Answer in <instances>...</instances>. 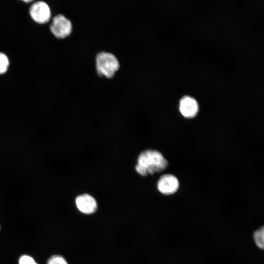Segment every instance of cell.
<instances>
[{
	"mask_svg": "<svg viewBox=\"0 0 264 264\" xmlns=\"http://www.w3.org/2000/svg\"><path fill=\"white\" fill-rule=\"evenodd\" d=\"M19 264H37L34 259L30 256L24 255L21 257L19 260Z\"/></svg>",
	"mask_w": 264,
	"mask_h": 264,
	"instance_id": "obj_11",
	"label": "cell"
},
{
	"mask_svg": "<svg viewBox=\"0 0 264 264\" xmlns=\"http://www.w3.org/2000/svg\"><path fill=\"white\" fill-rule=\"evenodd\" d=\"M29 14L35 22L41 24L48 22L51 17L50 7L43 1H38L33 3L29 9Z\"/></svg>",
	"mask_w": 264,
	"mask_h": 264,
	"instance_id": "obj_4",
	"label": "cell"
},
{
	"mask_svg": "<svg viewBox=\"0 0 264 264\" xmlns=\"http://www.w3.org/2000/svg\"><path fill=\"white\" fill-rule=\"evenodd\" d=\"M95 66L98 74L108 78L112 77L119 68V63L113 54L101 51L95 58Z\"/></svg>",
	"mask_w": 264,
	"mask_h": 264,
	"instance_id": "obj_2",
	"label": "cell"
},
{
	"mask_svg": "<svg viewBox=\"0 0 264 264\" xmlns=\"http://www.w3.org/2000/svg\"><path fill=\"white\" fill-rule=\"evenodd\" d=\"M253 238L257 246L264 250V226L260 227L254 231Z\"/></svg>",
	"mask_w": 264,
	"mask_h": 264,
	"instance_id": "obj_8",
	"label": "cell"
},
{
	"mask_svg": "<svg viewBox=\"0 0 264 264\" xmlns=\"http://www.w3.org/2000/svg\"><path fill=\"white\" fill-rule=\"evenodd\" d=\"M179 187L178 179L171 174L162 175L157 182V190L164 195H171L176 193Z\"/></svg>",
	"mask_w": 264,
	"mask_h": 264,
	"instance_id": "obj_5",
	"label": "cell"
},
{
	"mask_svg": "<svg viewBox=\"0 0 264 264\" xmlns=\"http://www.w3.org/2000/svg\"><path fill=\"white\" fill-rule=\"evenodd\" d=\"M75 203L79 210L86 214L93 213L97 208L95 199L87 194L78 196L75 199Z\"/></svg>",
	"mask_w": 264,
	"mask_h": 264,
	"instance_id": "obj_7",
	"label": "cell"
},
{
	"mask_svg": "<svg viewBox=\"0 0 264 264\" xmlns=\"http://www.w3.org/2000/svg\"><path fill=\"white\" fill-rule=\"evenodd\" d=\"M50 29L55 37L64 39L71 33L72 25L70 21L63 14L55 16L50 25Z\"/></svg>",
	"mask_w": 264,
	"mask_h": 264,
	"instance_id": "obj_3",
	"label": "cell"
},
{
	"mask_svg": "<svg viewBox=\"0 0 264 264\" xmlns=\"http://www.w3.org/2000/svg\"><path fill=\"white\" fill-rule=\"evenodd\" d=\"M47 264H67V263L63 257L55 255L49 259Z\"/></svg>",
	"mask_w": 264,
	"mask_h": 264,
	"instance_id": "obj_10",
	"label": "cell"
},
{
	"mask_svg": "<svg viewBox=\"0 0 264 264\" xmlns=\"http://www.w3.org/2000/svg\"><path fill=\"white\" fill-rule=\"evenodd\" d=\"M168 166V161L160 152L154 150H146L138 155L135 169L139 175L146 176L161 172Z\"/></svg>",
	"mask_w": 264,
	"mask_h": 264,
	"instance_id": "obj_1",
	"label": "cell"
},
{
	"mask_svg": "<svg viewBox=\"0 0 264 264\" xmlns=\"http://www.w3.org/2000/svg\"><path fill=\"white\" fill-rule=\"evenodd\" d=\"M9 61L7 56L0 52V74L4 73L9 66Z\"/></svg>",
	"mask_w": 264,
	"mask_h": 264,
	"instance_id": "obj_9",
	"label": "cell"
},
{
	"mask_svg": "<svg viewBox=\"0 0 264 264\" xmlns=\"http://www.w3.org/2000/svg\"><path fill=\"white\" fill-rule=\"evenodd\" d=\"M179 110L180 113L185 118H193L197 115L199 107L195 98L186 96L180 100Z\"/></svg>",
	"mask_w": 264,
	"mask_h": 264,
	"instance_id": "obj_6",
	"label": "cell"
}]
</instances>
